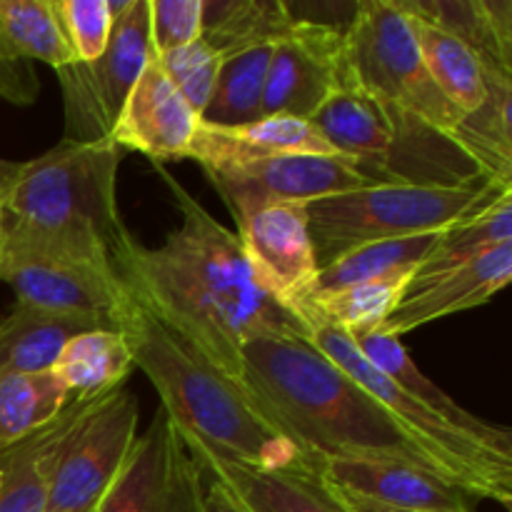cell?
<instances>
[{"label":"cell","mask_w":512,"mask_h":512,"mask_svg":"<svg viewBox=\"0 0 512 512\" xmlns=\"http://www.w3.org/2000/svg\"><path fill=\"white\" fill-rule=\"evenodd\" d=\"M160 175L180 210V225L158 248H145L128 233L115 250L113 268L165 325L240 380L245 343L308 330L260 285L238 233L220 225L173 175L163 168Z\"/></svg>","instance_id":"cell-1"},{"label":"cell","mask_w":512,"mask_h":512,"mask_svg":"<svg viewBox=\"0 0 512 512\" xmlns=\"http://www.w3.org/2000/svg\"><path fill=\"white\" fill-rule=\"evenodd\" d=\"M240 363V383L260 413L315 468L330 460L400 463L460 488L453 470L368 390L330 363L308 335L250 340Z\"/></svg>","instance_id":"cell-2"},{"label":"cell","mask_w":512,"mask_h":512,"mask_svg":"<svg viewBox=\"0 0 512 512\" xmlns=\"http://www.w3.org/2000/svg\"><path fill=\"white\" fill-rule=\"evenodd\" d=\"M118 165L120 148L113 140H60L28 163L3 160L5 250L115 270L113 255L128 235L118 210Z\"/></svg>","instance_id":"cell-3"},{"label":"cell","mask_w":512,"mask_h":512,"mask_svg":"<svg viewBox=\"0 0 512 512\" xmlns=\"http://www.w3.org/2000/svg\"><path fill=\"white\" fill-rule=\"evenodd\" d=\"M115 320L133 365L148 375L163 400L160 408L180 433L210 453L253 468L313 465L268 423L240 380L210 363L128 288Z\"/></svg>","instance_id":"cell-4"},{"label":"cell","mask_w":512,"mask_h":512,"mask_svg":"<svg viewBox=\"0 0 512 512\" xmlns=\"http://www.w3.org/2000/svg\"><path fill=\"white\" fill-rule=\"evenodd\" d=\"M310 123L335 153L353 160L375 185L458 188L490 178L455 135L440 133L375 98L348 73V65L340 85Z\"/></svg>","instance_id":"cell-5"},{"label":"cell","mask_w":512,"mask_h":512,"mask_svg":"<svg viewBox=\"0 0 512 512\" xmlns=\"http://www.w3.org/2000/svg\"><path fill=\"white\" fill-rule=\"evenodd\" d=\"M512 193V183L485 178L473 185L380 183L305 203L318 268L383 240L440 233Z\"/></svg>","instance_id":"cell-6"},{"label":"cell","mask_w":512,"mask_h":512,"mask_svg":"<svg viewBox=\"0 0 512 512\" xmlns=\"http://www.w3.org/2000/svg\"><path fill=\"white\" fill-rule=\"evenodd\" d=\"M345 65L375 98L458 138L463 115L430 75L413 20L400 0H360L355 5L345 25Z\"/></svg>","instance_id":"cell-7"},{"label":"cell","mask_w":512,"mask_h":512,"mask_svg":"<svg viewBox=\"0 0 512 512\" xmlns=\"http://www.w3.org/2000/svg\"><path fill=\"white\" fill-rule=\"evenodd\" d=\"M308 340L345 375L355 380L360 388L368 390L388 413H393L415 438L428 445L460 480V488L470 498L498 500L510 508L512 503V460L495 450L485 448L475 438L465 435L448 420L420 403L418 398L405 393L395 380L380 373L370 360L363 358L355 348L353 338L345 330L318 318H305Z\"/></svg>","instance_id":"cell-8"},{"label":"cell","mask_w":512,"mask_h":512,"mask_svg":"<svg viewBox=\"0 0 512 512\" xmlns=\"http://www.w3.org/2000/svg\"><path fill=\"white\" fill-rule=\"evenodd\" d=\"M150 58V0H130L128 8L113 20L100 58L58 70L65 108L63 140H110L120 110Z\"/></svg>","instance_id":"cell-9"},{"label":"cell","mask_w":512,"mask_h":512,"mask_svg":"<svg viewBox=\"0 0 512 512\" xmlns=\"http://www.w3.org/2000/svg\"><path fill=\"white\" fill-rule=\"evenodd\" d=\"M138 398L118 388L65 438L48 480L43 512H95L138 440Z\"/></svg>","instance_id":"cell-10"},{"label":"cell","mask_w":512,"mask_h":512,"mask_svg":"<svg viewBox=\"0 0 512 512\" xmlns=\"http://www.w3.org/2000/svg\"><path fill=\"white\" fill-rule=\"evenodd\" d=\"M200 168L230 210L235 225L268 205H305L328 195L375 185L343 155H268L250 160H215L200 163Z\"/></svg>","instance_id":"cell-11"},{"label":"cell","mask_w":512,"mask_h":512,"mask_svg":"<svg viewBox=\"0 0 512 512\" xmlns=\"http://www.w3.org/2000/svg\"><path fill=\"white\" fill-rule=\"evenodd\" d=\"M205 473L163 408L95 512H198Z\"/></svg>","instance_id":"cell-12"},{"label":"cell","mask_w":512,"mask_h":512,"mask_svg":"<svg viewBox=\"0 0 512 512\" xmlns=\"http://www.w3.org/2000/svg\"><path fill=\"white\" fill-rule=\"evenodd\" d=\"M345 75V28L328 20L298 18L273 45L263 93V118L310 120Z\"/></svg>","instance_id":"cell-13"},{"label":"cell","mask_w":512,"mask_h":512,"mask_svg":"<svg viewBox=\"0 0 512 512\" xmlns=\"http://www.w3.org/2000/svg\"><path fill=\"white\" fill-rule=\"evenodd\" d=\"M238 238L260 285L300 318L320 270L305 205L280 203L255 210L238 223Z\"/></svg>","instance_id":"cell-14"},{"label":"cell","mask_w":512,"mask_h":512,"mask_svg":"<svg viewBox=\"0 0 512 512\" xmlns=\"http://www.w3.org/2000/svg\"><path fill=\"white\" fill-rule=\"evenodd\" d=\"M0 283L13 288L18 303L55 313L113 315L125 298V285L115 270L28 250H5Z\"/></svg>","instance_id":"cell-15"},{"label":"cell","mask_w":512,"mask_h":512,"mask_svg":"<svg viewBox=\"0 0 512 512\" xmlns=\"http://www.w3.org/2000/svg\"><path fill=\"white\" fill-rule=\"evenodd\" d=\"M180 440L200 465V470L223 480L248 505L250 512H350L338 490L320 475V468H313V465L253 468V465L210 453L198 440L183 433H180Z\"/></svg>","instance_id":"cell-16"},{"label":"cell","mask_w":512,"mask_h":512,"mask_svg":"<svg viewBox=\"0 0 512 512\" xmlns=\"http://www.w3.org/2000/svg\"><path fill=\"white\" fill-rule=\"evenodd\" d=\"M198 128V113L173 88L153 55L125 100L110 140L120 150H138L155 163H165L188 158Z\"/></svg>","instance_id":"cell-17"},{"label":"cell","mask_w":512,"mask_h":512,"mask_svg":"<svg viewBox=\"0 0 512 512\" xmlns=\"http://www.w3.org/2000/svg\"><path fill=\"white\" fill-rule=\"evenodd\" d=\"M510 278L512 243H503L475 258L473 263L450 270L413 293H405L378 333L400 338L435 320L478 308L493 300L510 283Z\"/></svg>","instance_id":"cell-18"},{"label":"cell","mask_w":512,"mask_h":512,"mask_svg":"<svg viewBox=\"0 0 512 512\" xmlns=\"http://www.w3.org/2000/svg\"><path fill=\"white\" fill-rule=\"evenodd\" d=\"M320 475L333 488L358 498L373 500L395 510L420 512H470V495L440 475L400 463L378 460H330L320 465Z\"/></svg>","instance_id":"cell-19"},{"label":"cell","mask_w":512,"mask_h":512,"mask_svg":"<svg viewBox=\"0 0 512 512\" xmlns=\"http://www.w3.org/2000/svg\"><path fill=\"white\" fill-rule=\"evenodd\" d=\"M120 330L115 313H55L15 303L0 320V378L53 370L75 335Z\"/></svg>","instance_id":"cell-20"},{"label":"cell","mask_w":512,"mask_h":512,"mask_svg":"<svg viewBox=\"0 0 512 512\" xmlns=\"http://www.w3.org/2000/svg\"><path fill=\"white\" fill-rule=\"evenodd\" d=\"M103 395H70L63 413L0 455V512H43L55 458L75 425L95 408Z\"/></svg>","instance_id":"cell-21"},{"label":"cell","mask_w":512,"mask_h":512,"mask_svg":"<svg viewBox=\"0 0 512 512\" xmlns=\"http://www.w3.org/2000/svg\"><path fill=\"white\" fill-rule=\"evenodd\" d=\"M348 335L353 338L355 348L363 353V358L370 360V363H373L380 373L388 375L390 380H395L405 393L418 398L420 403L428 405L433 413H438L440 418L448 420L450 425H455V428L463 430L465 435H470V438H475L478 443H483L485 448L495 450V453L512 460L510 430L488 423V420H480L478 415H473L470 410H465L463 405L455 403L448 393H443L433 380L425 378L423 370L415 365V360L410 358L405 345L400 343V338L383 335L378 333V330H363V333Z\"/></svg>","instance_id":"cell-22"},{"label":"cell","mask_w":512,"mask_h":512,"mask_svg":"<svg viewBox=\"0 0 512 512\" xmlns=\"http://www.w3.org/2000/svg\"><path fill=\"white\" fill-rule=\"evenodd\" d=\"M268 155H338L310 120L290 115H268L238 128L200 125L188 158L195 163L215 160H250Z\"/></svg>","instance_id":"cell-23"},{"label":"cell","mask_w":512,"mask_h":512,"mask_svg":"<svg viewBox=\"0 0 512 512\" xmlns=\"http://www.w3.org/2000/svg\"><path fill=\"white\" fill-rule=\"evenodd\" d=\"M405 10L450 30L470 45L485 70L512 75L510 0H400Z\"/></svg>","instance_id":"cell-24"},{"label":"cell","mask_w":512,"mask_h":512,"mask_svg":"<svg viewBox=\"0 0 512 512\" xmlns=\"http://www.w3.org/2000/svg\"><path fill=\"white\" fill-rule=\"evenodd\" d=\"M298 15L283 0H203L200 38L230 58L255 45H275L290 33Z\"/></svg>","instance_id":"cell-25"},{"label":"cell","mask_w":512,"mask_h":512,"mask_svg":"<svg viewBox=\"0 0 512 512\" xmlns=\"http://www.w3.org/2000/svg\"><path fill=\"white\" fill-rule=\"evenodd\" d=\"M503 243H512V193L503 195L490 208L443 230L428 258L413 273L405 293H413V290L428 285L430 280L473 263L475 258Z\"/></svg>","instance_id":"cell-26"},{"label":"cell","mask_w":512,"mask_h":512,"mask_svg":"<svg viewBox=\"0 0 512 512\" xmlns=\"http://www.w3.org/2000/svg\"><path fill=\"white\" fill-rule=\"evenodd\" d=\"M0 58L10 63L40 60L55 70L78 63L53 0H0Z\"/></svg>","instance_id":"cell-27"},{"label":"cell","mask_w":512,"mask_h":512,"mask_svg":"<svg viewBox=\"0 0 512 512\" xmlns=\"http://www.w3.org/2000/svg\"><path fill=\"white\" fill-rule=\"evenodd\" d=\"M512 75L485 70V98L458 125V140L480 168L512 183Z\"/></svg>","instance_id":"cell-28"},{"label":"cell","mask_w":512,"mask_h":512,"mask_svg":"<svg viewBox=\"0 0 512 512\" xmlns=\"http://www.w3.org/2000/svg\"><path fill=\"white\" fill-rule=\"evenodd\" d=\"M403 5V3H400ZM405 10V5H403ZM408 13V10H405ZM413 20L415 35H418L420 50H423L425 65L430 75L443 90L445 98L458 108V113L468 115L483 103L485 98V65L480 55L470 48L465 40L453 35L450 30L430 23L408 13Z\"/></svg>","instance_id":"cell-29"},{"label":"cell","mask_w":512,"mask_h":512,"mask_svg":"<svg viewBox=\"0 0 512 512\" xmlns=\"http://www.w3.org/2000/svg\"><path fill=\"white\" fill-rule=\"evenodd\" d=\"M273 45L255 48L223 58L208 108L200 115L205 128H238L263 118V93L268 78Z\"/></svg>","instance_id":"cell-30"},{"label":"cell","mask_w":512,"mask_h":512,"mask_svg":"<svg viewBox=\"0 0 512 512\" xmlns=\"http://www.w3.org/2000/svg\"><path fill=\"white\" fill-rule=\"evenodd\" d=\"M440 233L383 240V243L363 245V248L350 250V253H345L335 263L318 270L315 288L310 295L335 293V290L350 288V285L398 278V275H413L420 268V263L428 258L433 245L438 243Z\"/></svg>","instance_id":"cell-31"},{"label":"cell","mask_w":512,"mask_h":512,"mask_svg":"<svg viewBox=\"0 0 512 512\" xmlns=\"http://www.w3.org/2000/svg\"><path fill=\"white\" fill-rule=\"evenodd\" d=\"M53 370L70 395H108L123 388L133 355L120 330H93L75 335Z\"/></svg>","instance_id":"cell-32"},{"label":"cell","mask_w":512,"mask_h":512,"mask_svg":"<svg viewBox=\"0 0 512 512\" xmlns=\"http://www.w3.org/2000/svg\"><path fill=\"white\" fill-rule=\"evenodd\" d=\"M70 400L55 370L0 378V455L53 423Z\"/></svg>","instance_id":"cell-33"},{"label":"cell","mask_w":512,"mask_h":512,"mask_svg":"<svg viewBox=\"0 0 512 512\" xmlns=\"http://www.w3.org/2000/svg\"><path fill=\"white\" fill-rule=\"evenodd\" d=\"M413 275H398V278L373 280V283L350 285V288L335 290V293L310 295L300 308V320L318 318L345 333H363V330H378L385 323L395 305L403 300Z\"/></svg>","instance_id":"cell-34"},{"label":"cell","mask_w":512,"mask_h":512,"mask_svg":"<svg viewBox=\"0 0 512 512\" xmlns=\"http://www.w3.org/2000/svg\"><path fill=\"white\" fill-rule=\"evenodd\" d=\"M155 60L163 68V73L168 75L173 88L183 95L185 103L200 118L210 103V95H213L223 58L203 38H198L193 43L183 45L178 50H170V53L160 55Z\"/></svg>","instance_id":"cell-35"},{"label":"cell","mask_w":512,"mask_h":512,"mask_svg":"<svg viewBox=\"0 0 512 512\" xmlns=\"http://www.w3.org/2000/svg\"><path fill=\"white\" fill-rule=\"evenodd\" d=\"M65 38L78 63H93L108 45L113 30L108 0H53Z\"/></svg>","instance_id":"cell-36"},{"label":"cell","mask_w":512,"mask_h":512,"mask_svg":"<svg viewBox=\"0 0 512 512\" xmlns=\"http://www.w3.org/2000/svg\"><path fill=\"white\" fill-rule=\"evenodd\" d=\"M203 33V0H150V43L153 55L193 43Z\"/></svg>","instance_id":"cell-37"},{"label":"cell","mask_w":512,"mask_h":512,"mask_svg":"<svg viewBox=\"0 0 512 512\" xmlns=\"http://www.w3.org/2000/svg\"><path fill=\"white\" fill-rule=\"evenodd\" d=\"M0 98L15 105H30L38 98V75L30 63L0 58Z\"/></svg>","instance_id":"cell-38"},{"label":"cell","mask_w":512,"mask_h":512,"mask_svg":"<svg viewBox=\"0 0 512 512\" xmlns=\"http://www.w3.org/2000/svg\"><path fill=\"white\" fill-rule=\"evenodd\" d=\"M205 488L203 498H200L198 512H250L248 505L223 483V480L213 478V475L205 473Z\"/></svg>","instance_id":"cell-39"},{"label":"cell","mask_w":512,"mask_h":512,"mask_svg":"<svg viewBox=\"0 0 512 512\" xmlns=\"http://www.w3.org/2000/svg\"><path fill=\"white\" fill-rule=\"evenodd\" d=\"M335 490H338V488H335ZM338 493H340V498L345 500V505H348L350 512H420V510H395V508H385V505L373 503V500L358 498V495L343 493V490H338Z\"/></svg>","instance_id":"cell-40"},{"label":"cell","mask_w":512,"mask_h":512,"mask_svg":"<svg viewBox=\"0 0 512 512\" xmlns=\"http://www.w3.org/2000/svg\"><path fill=\"white\" fill-rule=\"evenodd\" d=\"M5 235H8V228H5V215L0 210V263H3V255H5Z\"/></svg>","instance_id":"cell-41"},{"label":"cell","mask_w":512,"mask_h":512,"mask_svg":"<svg viewBox=\"0 0 512 512\" xmlns=\"http://www.w3.org/2000/svg\"><path fill=\"white\" fill-rule=\"evenodd\" d=\"M0 483H3V468H0Z\"/></svg>","instance_id":"cell-42"},{"label":"cell","mask_w":512,"mask_h":512,"mask_svg":"<svg viewBox=\"0 0 512 512\" xmlns=\"http://www.w3.org/2000/svg\"><path fill=\"white\" fill-rule=\"evenodd\" d=\"M470 512H475V510H470Z\"/></svg>","instance_id":"cell-43"},{"label":"cell","mask_w":512,"mask_h":512,"mask_svg":"<svg viewBox=\"0 0 512 512\" xmlns=\"http://www.w3.org/2000/svg\"><path fill=\"white\" fill-rule=\"evenodd\" d=\"M0 163H3V160H0Z\"/></svg>","instance_id":"cell-44"}]
</instances>
